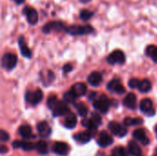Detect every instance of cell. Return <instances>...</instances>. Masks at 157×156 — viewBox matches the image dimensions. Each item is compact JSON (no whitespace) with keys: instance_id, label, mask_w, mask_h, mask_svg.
<instances>
[{"instance_id":"obj_1","label":"cell","mask_w":157,"mask_h":156,"mask_svg":"<svg viewBox=\"0 0 157 156\" xmlns=\"http://www.w3.org/2000/svg\"><path fill=\"white\" fill-rule=\"evenodd\" d=\"M65 31L68 34L73 35V36H83V35H88V34L93 33L95 29L90 25H85V26L73 25V26L66 27Z\"/></svg>"},{"instance_id":"obj_2","label":"cell","mask_w":157,"mask_h":156,"mask_svg":"<svg viewBox=\"0 0 157 156\" xmlns=\"http://www.w3.org/2000/svg\"><path fill=\"white\" fill-rule=\"evenodd\" d=\"M17 63V56L15 53L7 52L3 55L1 59V65L6 70H12L16 67Z\"/></svg>"},{"instance_id":"obj_3","label":"cell","mask_w":157,"mask_h":156,"mask_svg":"<svg viewBox=\"0 0 157 156\" xmlns=\"http://www.w3.org/2000/svg\"><path fill=\"white\" fill-rule=\"evenodd\" d=\"M107 61L109 64H122L125 62V54L121 50H115L113 51L108 57Z\"/></svg>"},{"instance_id":"obj_4","label":"cell","mask_w":157,"mask_h":156,"mask_svg":"<svg viewBox=\"0 0 157 156\" xmlns=\"http://www.w3.org/2000/svg\"><path fill=\"white\" fill-rule=\"evenodd\" d=\"M65 29H66V26L62 21H50L42 27V31L43 33L48 34L52 30L62 31V30H65Z\"/></svg>"},{"instance_id":"obj_5","label":"cell","mask_w":157,"mask_h":156,"mask_svg":"<svg viewBox=\"0 0 157 156\" xmlns=\"http://www.w3.org/2000/svg\"><path fill=\"white\" fill-rule=\"evenodd\" d=\"M109 106H110V102L105 95H102L97 100L94 101V108L102 113H107L109 111Z\"/></svg>"},{"instance_id":"obj_6","label":"cell","mask_w":157,"mask_h":156,"mask_svg":"<svg viewBox=\"0 0 157 156\" xmlns=\"http://www.w3.org/2000/svg\"><path fill=\"white\" fill-rule=\"evenodd\" d=\"M22 13L26 16L28 22L30 25H35L38 22V12L35 8L31 7V6H25L22 10Z\"/></svg>"},{"instance_id":"obj_7","label":"cell","mask_w":157,"mask_h":156,"mask_svg":"<svg viewBox=\"0 0 157 156\" xmlns=\"http://www.w3.org/2000/svg\"><path fill=\"white\" fill-rule=\"evenodd\" d=\"M109 130L111 131V133L118 137H124L127 134V129L115 121H111L109 123Z\"/></svg>"},{"instance_id":"obj_8","label":"cell","mask_w":157,"mask_h":156,"mask_svg":"<svg viewBox=\"0 0 157 156\" xmlns=\"http://www.w3.org/2000/svg\"><path fill=\"white\" fill-rule=\"evenodd\" d=\"M43 97L42 91L40 89H37L34 92H28L26 94V100L31 105H37L39 104Z\"/></svg>"},{"instance_id":"obj_9","label":"cell","mask_w":157,"mask_h":156,"mask_svg":"<svg viewBox=\"0 0 157 156\" xmlns=\"http://www.w3.org/2000/svg\"><path fill=\"white\" fill-rule=\"evenodd\" d=\"M107 88L110 92H114V93H117V94H123L125 92V87L121 85L120 79H113V80H111L108 84Z\"/></svg>"},{"instance_id":"obj_10","label":"cell","mask_w":157,"mask_h":156,"mask_svg":"<svg viewBox=\"0 0 157 156\" xmlns=\"http://www.w3.org/2000/svg\"><path fill=\"white\" fill-rule=\"evenodd\" d=\"M70 112L69 108L67 106V104L65 102L63 101H59L58 104L55 106V108L52 109V113L54 117H61V116H64L67 115Z\"/></svg>"},{"instance_id":"obj_11","label":"cell","mask_w":157,"mask_h":156,"mask_svg":"<svg viewBox=\"0 0 157 156\" xmlns=\"http://www.w3.org/2000/svg\"><path fill=\"white\" fill-rule=\"evenodd\" d=\"M52 151L61 156H65L69 153V145L63 142H57L52 146Z\"/></svg>"},{"instance_id":"obj_12","label":"cell","mask_w":157,"mask_h":156,"mask_svg":"<svg viewBox=\"0 0 157 156\" xmlns=\"http://www.w3.org/2000/svg\"><path fill=\"white\" fill-rule=\"evenodd\" d=\"M140 109L143 113L151 116L155 114V110L153 108V102L149 98H144L140 103Z\"/></svg>"},{"instance_id":"obj_13","label":"cell","mask_w":157,"mask_h":156,"mask_svg":"<svg viewBox=\"0 0 157 156\" xmlns=\"http://www.w3.org/2000/svg\"><path fill=\"white\" fill-rule=\"evenodd\" d=\"M98 143L100 147H108L113 143V139L107 131H103L99 133Z\"/></svg>"},{"instance_id":"obj_14","label":"cell","mask_w":157,"mask_h":156,"mask_svg":"<svg viewBox=\"0 0 157 156\" xmlns=\"http://www.w3.org/2000/svg\"><path fill=\"white\" fill-rule=\"evenodd\" d=\"M12 146L16 149H22L24 151H32L36 149V144L32 143H28L25 141H16L12 143Z\"/></svg>"},{"instance_id":"obj_15","label":"cell","mask_w":157,"mask_h":156,"mask_svg":"<svg viewBox=\"0 0 157 156\" xmlns=\"http://www.w3.org/2000/svg\"><path fill=\"white\" fill-rule=\"evenodd\" d=\"M37 130H38V132L40 133V135L41 137H49L51 132H52V130L48 124L47 121H40L39 122V124L37 125Z\"/></svg>"},{"instance_id":"obj_16","label":"cell","mask_w":157,"mask_h":156,"mask_svg":"<svg viewBox=\"0 0 157 156\" xmlns=\"http://www.w3.org/2000/svg\"><path fill=\"white\" fill-rule=\"evenodd\" d=\"M137 103V97L133 93H129L123 99V104L130 109H135Z\"/></svg>"},{"instance_id":"obj_17","label":"cell","mask_w":157,"mask_h":156,"mask_svg":"<svg viewBox=\"0 0 157 156\" xmlns=\"http://www.w3.org/2000/svg\"><path fill=\"white\" fill-rule=\"evenodd\" d=\"M132 136L134 139H136L137 141L141 142L142 144L144 145H148L149 144V139L146 137L145 131L143 129H137L133 131Z\"/></svg>"},{"instance_id":"obj_18","label":"cell","mask_w":157,"mask_h":156,"mask_svg":"<svg viewBox=\"0 0 157 156\" xmlns=\"http://www.w3.org/2000/svg\"><path fill=\"white\" fill-rule=\"evenodd\" d=\"M18 46H19V49H20V52L21 54L26 57V58H30L32 53H31V51L30 49L27 46V43L25 41V39L24 37H19L18 39Z\"/></svg>"},{"instance_id":"obj_19","label":"cell","mask_w":157,"mask_h":156,"mask_svg":"<svg viewBox=\"0 0 157 156\" xmlns=\"http://www.w3.org/2000/svg\"><path fill=\"white\" fill-rule=\"evenodd\" d=\"M86 90H87V87H86V86L84 83H77V84H75V85L72 86V88H71V91L75 95L76 97H82V96L86 95Z\"/></svg>"},{"instance_id":"obj_20","label":"cell","mask_w":157,"mask_h":156,"mask_svg":"<svg viewBox=\"0 0 157 156\" xmlns=\"http://www.w3.org/2000/svg\"><path fill=\"white\" fill-rule=\"evenodd\" d=\"M76 123H77V119H76V116L72 113V112H69L65 119H64V121H63V124H64V127L67 128V129H74L75 126H76Z\"/></svg>"},{"instance_id":"obj_21","label":"cell","mask_w":157,"mask_h":156,"mask_svg":"<svg viewBox=\"0 0 157 156\" xmlns=\"http://www.w3.org/2000/svg\"><path fill=\"white\" fill-rule=\"evenodd\" d=\"M88 83L93 86H98L101 84L102 82V75L100 73L98 72H93L89 74L88 78H87Z\"/></svg>"},{"instance_id":"obj_22","label":"cell","mask_w":157,"mask_h":156,"mask_svg":"<svg viewBox=\"0 0 157 156\" xmlns=\"http://www.w3.org/2000/svg\"><path fill=\"white\" fill-rule=\"evenodd\" d=\"M128 152L132 156L142 155V150H141L139 144L135 141H131L128 143Z\"/></svg>"},{"instance_id":"obj_23","label":"cell","mask_w":157,"mask_h":156,"mask_svg":"<svg viewBox=\"0 0 157 156\" xmlns=\"http://www.w3.org/2000/svg\"><path fill=\"white\" fill-rule=\"evenodd\" d=\"M91 138H92V134L89 131L79 132L74 136V139L80 143H86L91 140Z\"/></svg>"},{"instance_id":"obj_24","label":"cell","mask_w":157,"mask_h":156,"mask_svg":"<svg viewBox=\"0 0 157 156\" xmlns=\"http://www.w3.org/2000/svg\"><path fill=\"white\" fill-rule=\"evenodd\" d=\"M18 133L21 137L24 139H29L33 137L32 135V130L29 125H22L18 128Z\"/></svg>"},{"instance_id":"obj_25","label":"cell","mask_w":157,"mask_h":156,"mask_svg":"<svg viewBox=\"0 0 157 156\" xmlns=\"http://www.w3.org/2000/svg\"><path fill=\"white\" fill-rule=\"evenodd\" d=\"M82 125L88 130V131L92 134L93 132L97 131L98 126L94 123V121L91 119H84L82 120Z\"/></svg>"},{"instance_id":"obj_26","label":"cell","mask_w":157,"mask_h":156,"mask_svg":"<svg viewBox=\"0 0 157 156\" xmlns=\"http://www.w3.org/2000/svg\"><path fill=\"white\" fill-rule=\"evenodd\" d=\"M145 52H146L147 56H149L155 63H157V46L149 45L146 48Z\"/></svg>"},{"instance_id":"obj_27","label":"cell","mask_w":157,"mask_h":156,"mask_svg":"<svg viewBox=\"0 0 157 156\" xmlns=\"http://www.w3.org/2000/svg\"><path fill=\"white\" fill-rule=\"evenodd\" d=\"M151 88H152V84L148 79H144L143 81H141L138 86V89L142 93H147L151 90Z\"/></svg>"},{"instance_id":"obj_28","label":"cell","mask_w":157,"mask_h":156,"mask_svg":"<svg viewBox=\"0 0 157 156\" xmlns=\"http://www.w3.org/2000/svg\"><path fill=\"white\" fill-rule=\"evenodd\" d=\"M144 120L141 118H136V119H132V118H126L123 121L125 126H138L143 124Z\"/></svg>"},{"instance_id":"obj_29","label":"cell","mask_w":157,"mask_h":156,"mask_svg":"<svg viewBox=\"0 0 157 156\" xmlns=\"http://www.w3.org/2000/svg\"><path fill=\"white\" fill-rule=\"evenodd\" d=\"M36 149L37 151L39 152V154H48V151H49V148H48V145L47 143L44 142V141H40L37 144H36Z\"/></svg>"},{"instance_id":"obj_30","label":"cell","mask_w":157,"mask_h":156,"mask_svg":"<svg viewBox=\"0 0 157 156\" xmlns=\"http://www.w3.org/2000/svg\"><path fill=\"white\" fill-rule=\"evenodd\" d=\"M80 18L84 21H87L89 20L93 16H94V12L93 11H90L88 9H82L80 11Z\"/></svg>"},{"instance_id":"obj_31","label":"cell","mask_w":157,"mask_h":156,"mask_svg":"<svg viewBox=\"0 0 157 156\" xmlns=\"http://www.w3.org/2000/svg\"><path fill=\"white\" fill-rule=\"evenodd\" d=\"M75 108L78 111V114L81 116V117H86L87 115V112H88V109L85 106L84 103H77L75 105Z\"/></svg>"},{"instance_id":"obj_32","label":"cell","mask_w":157,"mask_h":156,"mask_svg":"<svg viewBox=\"0 0 157 156\" xmlns=\"http://www.w3.org/2000/svg\"><path fill=\"white\" fill-rule=\"evenodd\" d=\"M112 155L113 156H128V152L125 150V148L123 147H116L113 151H112Z\"/></svg>"},{"instance_id":"obj_33","label":"cell","mask_w":157,"mask_h":156,"mask_svg":"<svg viewBox=\"0 0 157 156\" xmlns=\"http://www.w3.org/2000/svg\"><path fill=\"white\" fill-rule=\"evenodd\" d=\"M63 98H64V100L66 101V103H74L75 100L76 99V97H75V95L70 90L69 92H67V93H65V94L63 95Z\"/></svg>"},{"instance_id":"obj_34","label":"cell","mask_w":157,"mask_h":156,"mask_svg":"<svg viewBox=\"0 0 157 156\" xmlns=\"http://www.w3.org/2000/svg\"><path fill=\"white\" fill-rule=\"evenodd\" d=\"M58 102H59V101H58L57 97H54V96H52V97H50L48 98V100H47V106H48L49 108L53 109V108H55V106L58 104Z\"/></svg>"},{"instance_id":"obj_35","label":"cell","mask_w":157,"mask_h":156,"mask_svg":"<svg viewBox=\"0 0 157 156\" xmlns=\"http://www.w3.org/2000/svg\"><path fill=\"white\" fill-rule=\"evenodd\" d=\"M91 120L94 121V123H95L97 126L100 125V124H101V122H102V120H101L100 115H99L98 113H97V112L92 113V119H91Z\"/></svg>"},{"instance_id":"obj_36","label":"cell","mask_w":157,"mask_h":156,"mask_svg":"<svg viewBox=\"0 0 157 156\" xmlns=\"http://www.w3.org/2000/svg\"><path fill=\"white\" fill-rule=\"evenodd\" d=\"M139 84H140V81H139L138 79H136V78H132V79H130V81H129V83H128V85H129V86H130L131 88H138Z\"/></svg>"},{"instance_id":"obj_37","label":"cell","mask_w":157,"mask_h":156,"mask_svg":"<svg viewBox=\"0 0 157 156\" xmlns=\"http://www.w3.org/2000/svg\"><path fill=\"white\" fill-rule=\"evenodd\" d=\"M9 140V135L8 133L6 131H3V130H0V143L3 142H7Z\"/></svg>"},{"instance_id":"obj_38","label":"cell","mask_w":157,"mask_h":156,"mask_svg":"<svg viewBox=\"0 0 157 156\" xmlns=\"http://www.w3.org/2000/svg\"><path fill=\"white\" fill-rule=\"evenodd\" d=\"M73 70V65L71 64V63H67V64H65L64 66H63V72L64 73H69V72H71Z\"/></svg>"},{"instance_id":"obj_39","label":"cell","mask_w":157,"mask_h":156,"mask_svg":"<svg viewBox=\"0 0 157 156\" xmlns=\"http://www.w3.org/2000/svg\"><path fill=\"white\" fill-rule=\"evenodd\" d=\"M7 152V148L5 145H0V154H4Z\"/></svg>"},{"instance_id":"obj_40","label":"cell","mask_w":157,"mask_h":156,"mask_svg":"<svg viewBox=\"0 0 157 156\" xmlns=\"http://www.w3.org/2000/svg\"><path fill=\"white\" fill-rule=\"evenodd\" d=\"M96 96H97L96 93H91V94L89 95V98H90V99H95V98H96Z\"/></svg>"},{"instance_id":"obj_41","label":"cell","mask_w":157,"mask_h":156,"mask_svg":"<svg viewBox=\"0 0 157 156\" xmlns=\"http://www.w3.org/2000/svg\"><path fill=\"white\" fill-rule=\"evenodd\" d=\"M14 2H16L17 5H21V4H23L24 2H25V0H13Z\"/></svg>"},{"instance_id":"obj_42","label":"cell","mask_w":157,"mask_h":156,"mask_svg":"<svg viewBox=\"0 0 157 156\" xmlns=\"http://www.w3.org/2000/svg\"><path fill=\"white\" fill-rule=\"evenodd\" d=\"M80 2H82V3H88V2H90L91 0H79Z\"/></svg>"},{"instance_id":"obj_43","label":"cell","mask_w":157,"mask_h":156,"mask_svg":"<svg viewBox=\"0 0 157 156\" xmlns=\"http://www.w3.org/2000/svg\"><path fill=\"white\" fill-rule=\"evenodd\" d=\"M155 133H156V137H157V125L155 126Z\"/></svg>"},{"instance_id":"obj_44","label":"cell","mask_w":157,"mask_h":156,"mask_svg":"<svg viewBox=\"0 0 157 156\" xmlns=\"http://www.w3.org/2000/svg\"><path fill=\"white\" fill-rule=\"evenodd\" d=\"M154 156H157V148L155 149V155Z\"/></svg>"},{"instance_id":"obj_45","label":"cell","mask_w":157,"mask_h":156,"mask_svg":"<svg viewBox=\"0 0 157 156\" xmlns=\"http://www.w3.org/2000/svg\"><path fill=\"white\" fill-rule=\"evenodd\" d=\"M111 156H113V155H111Z\"/></svg>"}]
</instances>
